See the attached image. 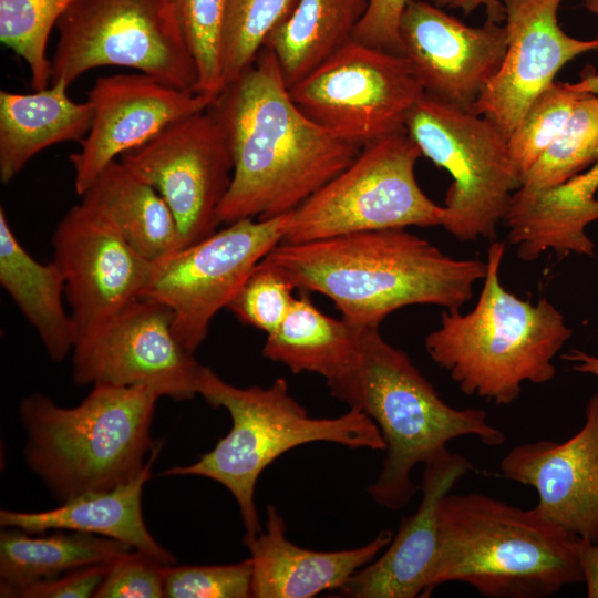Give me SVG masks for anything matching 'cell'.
Here are the masks:
<instances>
[{
	"label": "cell",
	"mask_w": 598,
	"mask_h": 598,
	"mask_svg": "<svg viewBox=\"0 0 598 598\" xmlns=\"http://www.w3.org/2000/svg\"><path fill=\"white\" fill-rule=\"evenodd\" d=\"M210 109L224 126L234 161L231 183L216 214L219 225L293 212L362 150L297 106L266 48L225 85Z\"/></svg>",
	"instance_id": "cell-1"
},
{
	"label": "cell",
	"mask_w": 598,
	"mask_h": 598,
	"mask_svg": "<svg viewBox=\"0 0 598 598\" xmlns=\"http://www.w3.org/2000/svg\"><path fill=\"white\" fill-rule=\"evenodd\" d=\"M262 261L328 297L350 323L373 328L412 305L460 309L486 275V261L451 257L406 228L281 243Z\"/></svg>",
	"instance_id": "cell-2"
},
{
	"label": "cell",
	"mask_w": 598,
	"mask_h": 598,
	"mask_svg": "<svg viewBox=\"0 0 598 598\" xmlns=\"http://www.w3.org/2000/svg\"><path fill=\"white\" fill-rule=\"evenodd\" d=\"M329 389L334 398L363 411L380 430L385 456L368 492L386 509L409 505L420 488L412 480L413 468L448 451L452 440L474 436L487 446L506 441L484 410L447 404L409 355L383 339L379 328L360 327L358 363Z\"/></svg>",
	"instance_id": "cell-3"
},
{
	"label": "cell",
	"mask_w": 598,
	"mask_h": 598,
	"mask_svg": "<svg viewBox=\"0 0 598 598\" xmlns=\"http://www.w3.org/2000/svg\"><path fill=\"white\" fill-rule=\"evenodd\" d=\"M427 595L460 581L489 598H543L584 582L580 537L482 493L444 496Z\"/></svg>",
	"instance_id": "cell-4"
},
{
	"label": "cell",
	"mask_w": 598,
	"mask_h": 598,
	"mask_svg": "<svg viewBox=\"0 0 598 598\" xmlns=\"http://www.w3.org/2000/svg\"><path fill=\"white\" fill-rule=\"evenodd\" d=\"M502 241L487 250L486 275L474 308L446 309L440 327L425 338L429 357L467 395L509 405L525 382L554 379L553 360L571 337L563 313L546 298L536 303L508 291L501 282Z\"/></svg>",
	"instance_id": "cell-5"
},
{
	"label": "cell",
	"mask_w": 598,
	"mask_h": 598,
	"mask_svg": "<svg viewBox=\"0 0 598 598\" xmlns=\"http://www.w3.org/2000/svg\"><path fill=\"white\" fill-rule=\"evenodd\" d=\"M144 385L94 384L64 408L41 393L21 400L24 458L60 503L135 478L157 443L151 435L157 400Z\"/></svg>",
	"instance_id": "cell-6"
},
{
	"label": "cell",
	"mask_w": 598,
	"mask_h": 598,
	"mask_svg": "<svg viewBox=\"0 0 598 598\" xmlns=\"http://www.w3.org/2000/svg\"><path fill=\"white\" fill-rule=\"evenodd\" d=\"M197 394L212 406L228 411L230 431L193 464L167 468L161 475H195L221 484L238 504L244 537L262 530L255 502L256 484L266 467L283 453L313 442L385 448L380 430L363 411L350 408L337 417H311L289 393L283 378L267 388H239L203 365Z\"/></svg>",
	"instance_id": "cell-7"
},
{
	"label": "cell",
	"mask_w": 598,
	"mask_h": 598,
	"mask_svg": "<svg viewBox=\"0 0 598 598\" xmlns=\"http://www.w3.org/2000/svg\"><path fill=\"white\" fill-rule=\"evenodd\" d=\"M406 134L452 177L442 226L461 241L493 240L519 188L507 140L484 116L425 94L410 112Z\"/></svg>",
	"instance_id": "cell-8"
},
{
	"label": "cell",
	"mask_w": 598,
	"mask_h": 598,
	"mask_svg": "<svg viewBox=\"0 0 598 598\" xmlns=\"http://www.w3.org/2000/svg\"><path fill=\"white\" fill-rule=\"evenodd\" d=\"M55 28L50 84L70 86L90 70L124 66L194 91L196 64L171 0H75Z\"/></svg>",
	"instance_id": "cell-9"
},
{
	"label": "cell",
	"mask_w": 598,
	"mask_h": 598,
	"mask_svg": "<svg viewBox=\"0 0 598 598\" xmlns=\"http://www.w3.org/2000/svg\"><path fill=\"white\" fill-rule=\"evenodd\" d=\"M421 151L406 133L362 147L354 161L291 213L282 243L339 235L442 226L444 207L420 187Z\"/></svg>",
	"instance_id": "cell-10"
},
{
	"label": "cell",
	"mask_w": 598,
	"mask_h": 598,
	"mask_svg": "<svg viewBox=\"0 0 598 598\" xmlns=\"http://www.w3.org/2000/svg\"><path fill=\"white\" fill-rule=\"evenodd\" d=\"M289 92L312 121L362 147L406 133L408 116L425 95L404 55L354 39Z\"/></svg>",
	"instance_id": "cell-11"
},
{
	"label": "cell",
	"mask_w": 598,
	"mask_h": 598,
	"mask_svg": "<svg viewBox=\"0 0 598 598\" xmlns=\"http://www.w3.org/2000/svg\"><path fill=\"white\" fill-rule=\"evenodd\" d=\"M291 213L236 220L154 262L141 298L172 310L174 334L194 353L214 317L227 308L256 265L283 241Z\"/></svg>",
	"instance_id": "cell-12"
},
{
	"label": "cell",
	"mask_w": 598,
	"mask_h": 598,
	"mask_svg": "<svg viewBox=\"0 0 598 598\" xmlns=\"http://www.w3.org/2000/svg\"><path fill=\"white\" fill-rule=\"evenodd\" d=\"M118 159L165 200L183 247L216 231V214L230 186L234 161L224 126L210 106L172 123Z\"/></svg>",
	"instance_id": "cell-13"
},
{
	"label": "cell",
	"mask_w": 598,
	"mask_h": 598,
	"mask_svg": "<svg viewBox=\"0 0 598 598\" xmlns=\"http://www.w3.org/2000/svg\"><path fill=\"white\" fill-rule=\"evenodd\" d=\"M173 317L158 301L134 300L75 342L73 381L81 385H144L174 400L193 399L203 365L177 340Z\"/></svg>",
	"instance_id": "cell-14"
},
{
	"label": "cell",
	"mask_w": 598,
	"mask_h": 598,
	"mask_svg": "<svg viewBox=\"0 0 598 598\" xmlns=\"http://www.w3.org/2000/svg\"><path fill=\"white\" fill-rule=\"evenodd\" d=\"M52 244L53 261L64 277L75 342L141 298L154 262L81 204L59 221Z\"/></svg>",
	"instance_id": "cell-15"
},
{
	"label": "cell",
	"mask_w": 598,
	"mask_h": 598,
	"mask_svg": "<svg viewBox=\"0 0 598 598\" xmlns=\"http://www.w3.org/2000/svg\"><path fill=\"white\" fill-rule=\"evenodd\" d=\"M403 55L425 94L472 112L501 68L507 49L504 23L471 27L430 1L410 0L400 21Z\"/></svg>",
	"instance_id": "cell-16"
},
{
	"label": "cell",
	"mask_w": 598,
	"mask_h": 598,
	"mask_svg": "<svg viewBox=\"0 0 598 598\" xmlns=\"http://www.w3.org/2000/svg\"><path fill=\"white\" fill-rule=\"evenodd\" d=\"M87 101L93 111L90 130L80 150L69 155L79 196L121 155L214 102L144 73L97 78L87 91Z\"/></svg>",
	"instance_id": "cell-17"
},
{
	"label": "cell",
	"mask_w": 598,
	"mask_h": 598,
	"mask_svg": "<svg viewBox=\"0 0 598 598\" xmlns=\"http://www.w3.org/2000/svg\"><path fill=\"white\" fill-rule=\"evenodd\" d=\"M564 0H502L507 49L503 63L472 112L494 123L506 140L534 100L575 58L598 51V38L577 39L559 25Z\"/></svg>",
	"instance_id": "cell-18"
},
{
	"label": "cell",
	"mask_w": 598,
	"mask_h": 598,
	"mask_svg": "<svg viewBox=\"0 0 598 598\" xmlns=\"http://www.w3.org/2000/svg\"><path fill=\"white\" fill-rule=\"evenodd\" d=\"M504 478L533 487L537 514L591 544L598 543V392L580 430L564 442L539 440L511 448Z\"/></svg>",
	"instance_id": "cell-19"
},
{
	"label": "cell",
	"mask_w": 598,
	"mask_h": 598,
	"mask_svg": "<svg viewBox=\"0 0 598 598\" xmlns=\"http://www.w3.org/2000/svg\"><path fill=\"white\" fill-rule=\"evenodd\" d=\"M468 458L446 451L424 464L417 509L403 517L385 549L353 574L338 591L353 598L429 597L439 549V507L468 472Z\"/></svg>",
	"instance_id": "cell-20"
},
{
	"label": "cell",
	"mask_w": 598,
	"mask_h": 598,
	"mask_svg": "<svg viewBox=\"0 0 598 598\" xmlns=\"http://www.w3.org/2000/svg\"><path fill=\"white\" fill-rule=\"evenodd\" d=\"M285 532L281 514L274 505H268L266 529L244 537L252 563L251 597L310 598L338 590L374 560L394 535L391 529H383L361 547L317 551L295 545Z\"/></svg>",
	"instance_id": "cell-21"
},
{
	"label": "cell",
	"mask_w": 598,
	"mask_h": 598,
	"mask_svg": "<svg viewBox=\"0 0 598 598\" xmlns=\"http://www.w3.org/2000/svg\"><path fill=\"white\" fill-rule=\"evenodd\" d=\"M162 443L151 452L143 471L112 489L86 493L42 512L0 511V525L31 534L52 530L80 532L116 539L146 553L164 565L175 557L151 535L142 513V491Z\"/></svg>",
	"instance_id": "cell-22"
},
{
	"label": "cell",
	"mask_w": 598,
	"mask_h": 598,
	"mask_svg": "<svg viewBox=\"0 0 598 598\" xmlns=\"http://www.w3.org/2000/svg\"><path fill=\"white\" fill-rule=\"evenodd\" d=\"M598 159L565 184L525 202L511 200L503 224L520 259H537L547 250L595 257L586 228L598 220Z\"/></svg>",
	"instance_id": "cell-23"
},
{
	"label": "cell",
	"mask_w": 598,
	"mask_h": 598,
	"mask_svg": "<svg viewBox=\"0 0 598 598\" xmlns=\"http://www.w3.org/2000/svg\"><path fill=\"white\" fill-rule=\"evenodd\" d=\"M69 85L51 83L32 93L0 91V179L11 182L39 152L62 142H81L90 130L92 106L75 102Z\"/></svg>",
	"instance_id": "cell-24"
},
{
	"label": "cell",
	"mask_w": 598,
	"mask_h": 598,
	"mask_svg": "<svg viewBox=\"0 0 598 598\" xmlns=\"http://www.w3.org/2000/svg\"><path fill=\"white\" fill-rule=\"evenodd\" d=\"M81 197L80 204L92 216L152 262L183 247L177 223L165 200L120 159L105 167Z\"/></svg>",
	"instance_id": "cell-25"
},
{
	"label": "cell",
	"mask_w": 598,
	"mask_h": 598,
	"mask_svg": "<svg viewBox=\"0 0 598 598\" xmlns=\"http://www.w3.org/2000/svg\"><path fill=\"white\" fill-rule=\"evenodd\" d=\"M0 283L28 322L35 329L48 355L55 362L73 351L75 330L65 298L59 266L34 259L12 231L0 207Z\"/></svg>",
	"instance_id": "cell-26"
},
{
	"label": "cell",
	"mask_w": 598,
	"mask_h": 598,
	"mask_svg": "<svg viewBox=\"0 0 598 598\" xmlns=\"http://www.w3.org/2000/svg\"><path fill=\"white\" fill-rule=\"evenodd\" d=\"M359 346L360 327L327 316L302 293L296 297L281 323L267 334L262 355L292 373L319 374L331 386L355 368Z\"/></svg>",
	"instance_id": "cell-27"
},
{
	"label": "cell",
	"mask_w": 598,
	"mask_h": 598,
	"mask_svg": "<svg viewBox=\"0 0 598 598\" xmlns=\"http://www.w3.org/2000/svg\"><path fill=\"white\" fill-rule=\"evenodd\" d=\"M367 0H296L268 35L270 50L290 87L353 39Z\"/></svg>",
	"instance_id": "cell-28"
},
{
	"label": "cell",
	"mask_w": 598,
	"mask_h": 598,
	"mask_svg": "<svg viewBox=\"0 0 598 598\" xmlns=\"http://www.w3.org/2000/svg\"><path fill=\"white\" fill-rule=\"evenodd\" d=\"M34 536L14 527L0 534L1 597L25 585L89 565L111 563L132 550L109 537L65 530Z\"/></svg>",
	"instance_id": "cell-29"
},
{
	"label": "cell",
	"mask_w": 598,
	"mask_h": 598,
	"mask_svg": "<svg viewBox=\"0 0 598 598\" xmlns=\"http://www.w3.org/2000/svg\"><path fill=\"white\" fill-rule=\"evenodd\" d=\"M598 159V96L586 94L560 134L528 171L512 200L547 193L589 168Z\"/></svg>",
	"instance_id": "cell-30"
},
{
	"label": "cell",
	"mask_w": 598,
	"mask_h": 598,
	"mask_svg": "<svg viewBox=\"0 0 598 598\" xmlns=\"http://www.w3.org/2000/svg\"><path fill=\"white\" fill-rule=\"evenodd\" d=\"M75 0H0V41L25 61L31 87L51 82L50 33Z\"/></svg>",
	"instance_id": "cell-31"
},
{
	"label": "cell",
	"mask_w": 598,
	"mask_h": 598,
	"mask_svg": "<svg viewBox=\"0 0 598 598\" xmlns=\"http://www.w3.org/2000/svg\"><path fill=\"white\" fill-rule=\"evenodd\" d=\"M586 94L573 83L555 81L534 100L507 138L509 158L519 182L554 143Z\"/></svg>",
	"instance_id": "cell-32"
},
{
	"label": "cell",
	"mask_w": 598,
	"mask_h": 598,
	"mask_svg": "<svg viewBox=\"0 0 598 598\" xmlns=\"http://www.w3.org/2000/svg\"><path fill=\"white\" fill-rule=\"evenodd\" d=\"M171 3L196 64L194 92L215 100L225 87L223 40L226 0H171Z\"/></svg>",
	"instance_id": "cell-33"
},
{
	"label": "cell",
	"mask_w": 598,
	"mask_h": 598,
	"mask_svg": "<svg viewBox=\"0 0 598 598\" xmlns=\"http://www.w3.org/2000/svg\"><path fill=\"white\" fill-rule=\"evenodd\" d=\"M296 0H226L223 40L225 85L256 59L271 31L291 11Z\"/></svg>",
	"instance_id": "cell-34"
},
{
	"label": "cell",
	"mask_w": 598,
	"mask_h": 598,
	"mask_svg": "<svg viewBox=\"0 0 598 598\" xmlns=\"http://www.w3.org/2000/svg\"><path fill=\"white\" fill-rule=\"evenodd\" d=\"M295 288L287 277L261 260L243 282L227 309L243 324L268 334L291 309L296 299Z\"/></svg>",
	"instance_id": "cell-35"
},
{
	"label": "cell",
	"mask_w": 598,
	"mask_h": 598,
	"mask_svg": "<svg viewBox=\"0 0 598 598\" xmlns=\"http://www.w3.org/2000/svg\"><path fill=\"white\" fill-rule=\"evenodd\" d=\"M163 578L169 598H247L251 597L252 563L249 557L231 565H165Z\"/></svg>",
	"instance_id": "cell-36"
},
{
	"label": "cell",
	"mask_w": 598,
	"mask_h": 598,
	"mask_svg": "<svg viewBox=\"0 0 598 598\" xmlns=\"http://www.w3.org/2000/svg\"><path fill=\"white\" fill-rule=\"evenodd\" d=\"M164 564L153 556L132 549L114 560L94 594V598L165 597Z\"/></svg>",
	"instance_id": "cell-37"
},
{
	"label": "cell",
	"mask_w": 598,
	"mask_h": 598,
	"mask_svg": "<svg viewBox=\"0 0 598 598\" xmlns=\"http://www.w3.org/2000/svg\"><path fill=\"white\" fill-rule=\"evenodd\" d=\"M410 0H367L353 39L369 47L403 55L400 21Z\"/></svg>",
	"instance_id": "cell-38"
},
{
	"label": "cell",
	"mask_w": 598,
	"mask_h": 598,
	"mask_svg": "<svg viewBox=\"0 0 598 598\" xmlns=\"http://www.w3.org/2000/svg\"><path fill=\"white\" fill-rule=\"evenodd\" d=\"M111 563H101L66 571L10 591L7 597L22 598H89L93 597Z\"/></svg>",
	"instance_id": "cell-39"
},
{
	"label": "cell",
	"mask_w": 598,
	"mask_h": 598,
	"mask_svg": "<svg viewBox=\"0 0 598 598\" xmlns=\"http://www.w3.org/2000/svg\"><path fill=\"white\" fill-rule=\"evenodd\" d=\"M441 8L461 10L465 16L473 13L480 8H484L486 19L498 23H504L505 8L502 0H429Z\"/></svg>",
	"instance_id": "cell-40"
},
{
	"label": "cell",
	"mask_w": 598,
	"mask_h": 598,
	"mask_svg": "<svg viewBox=\"0 0 598 598\" xmlns=\"http://www.w3.org/2000/svg\"><path fill=\"white\" fill-rule=\"evenodd\" d=\"M579 561L587 588V597L598 598V543L584 539L579 543Z\"/></svg>",
	"instance_id": "cell-41"
},
{
	"label": "cell",
	"mask_w": 598,
	"mask_h": 598,
	"mask_svg": "<svg viewBox=\"0 0 598 598\" xmlns=\"http://www.w3.org/2000/svg\"><path fill=\"white\" fill-rule=\"evenodd\" d=\"M561 359L569 361L574 371L592 374L598 378V355H592L578 349H571L564 353Z\"/></svg>",
	"instance_id": "cell-42"
},
{
	"label": "cell",
	"mask_w": 598,
	"mask_h": 598,
	"mask_svg": "<svg viewBox=\"0 0 598 598\" xmlns=\"http://www.w3.org/2000/svg\"><path fill=\"white\" fill-rule=\"evenodd\" d=\"M574 87L582 93L594 94L598 96V73H585L580 80L574 82Z\"/></svg>",
	"instance_id": "cell-43"
},
{
	"label": "cell",
	"mask_w": 598,
	"mask_h": 598,
	"mask_svg": "<svg viewBox=\"0 0 598 598\" xmlns=\"http://www.w3.org/2000/svg\"><path fill=\"white\" fill-rule=\"evenodd\" d=\"M584 7L598 17V0H584Z\"/></svg>",
	"instance_id": "cell-44"
}]
</instances>
